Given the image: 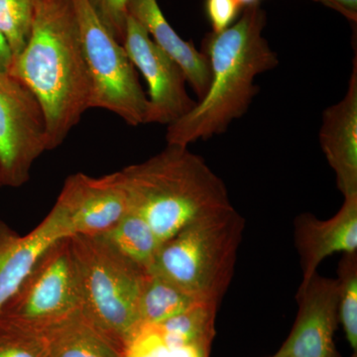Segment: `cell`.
I'll return each mask as SVG.
<instances>
[{
  "label": "cell",
  "mask_w": 357,
  "mask_h": 357,
  "mask_svg": "<svg viewBox=\"0 0 357 357\" xmlns=\"http://www.w3.org/2000/svg\"><path fill=\"white\" fill-rule=\"evenodd\" d=\"M124 357H151L146 352L140 351L133 345H128L124 351Z\"/></svg>",
  "instance_id": "cell-29"
},
{
  "label": "cell",
  "mask_w": 357,
  "mask_h": 357,
  "mask_svg": "<svg viewBox=\"0 0 357 357\" xmlns=\"http://www.w3.org/2000/svg\"><path fill=\"white\" fill-rule=\"evenodd\" d=\"M294 225L303 286L318 273L319 264L328 256L357 252V195L345 197L342 208L330 220L303 213Z\"/></svg>",
  "instance_id": "cell-13"
},
{
  "label": "cell",
  "mask_w": 357,
  "mask_h": 357,
  "mask_svg": "<svg viewBox=\"0 0 357 357\" xmlns=\"http://www.w3.org/2000/svg\"><path fill=\"white\" fill-rule=\"evenodd\" d=\"M81 307L70 237L40 255L17 290L0 309V321L38 332Z\"/></svg>",
  "instance_id": "cell-7"
},
{
  "label": "cell",
  "mask_w": 357,
  "mask_h": 357,
  "mask_svg": "<svg viewBox=\"0 0 357 357\" xmlns=\"http://www.w3.org/2000/svg\"><path fill=\"white\" fill-rule=\"evenodd\" d=\"M204 9L211 32L220 33L238 20L243 8L237 0H206Z\"/></svg>",
  "instance_id": "cell-24"
},
{
  "label": "cell",
  "mask_w": 357,
  "mask_h": 357,
  "mask_svg": "<svg viewBox=\"0 0 357 357\" xmlns=\"http://www.w3.org/2000/svg\"><path fill=\"white\" fill-rule=\"evenodd\" d=\"M124 49L148 84L145 124L170 126L187 114L197 102L189 96L184 70L155 44L146 30L129 16Z\"/></svg>",
  "instance_id": "cell-9"
},
{
  "label": "cell",
  "mask_w": 357,
  "mask_h": 357,
  "mask_svg": "<svg viewBox=\"0 0 357 357\" xmlns=\"http://www.w3.org/2000/svg\"><path fill=\"white\" fill-rule=\"evenodd\" d=\"M199 303L201 301L172 282L148 273L139 302L141 324L143 326L159 325Z\"/></svg>",
  "instance_id": "cell-18"
},
{
  "label": "cell",
  "mask_w": 357,
  "mask_h": 357,
  "mask_svg": "<svg viewBox=\"0 0 357 357\" xmlns=\"http://www.w3.org/2000/svg\"><path fill=\"white\" fill-rule=\"evenodd\" d=\"M2 187H3V185H2L1 181H0V189H1Z\"/></svg>",
  "instance_id": "cell-31"
},
{
  "label": "cell",
  "mask_w": 357,
  "mask_h": 357,
  "mask_svg": "<svg viewBox=\"0 0 357 357\" xmlns=\"http://www.w3.org/2000/svg\"><path fill=\"white\" fill-rule=\"evenodd\" d=\"M22 236L0 220V271L20 245Z\"/></svg>",
  "instance_id": "cell-25"
},
{
  "label": "cell",
  "mask_w": 357,
  "mask_h": 357,
  "mask_svg": "<svg viewBox=\"0 0 357 357\" xmlns=\"http://www.w3.org/2000/svg\"><path fill=\"white\" fill-rule=\"evenodd\" d=\"M119 174L129 211L140 215L162 243L190 223L234 206L222 178L189 146L167 144Z\"/></svg>",
  "instance_id": "cell-3"
},
{
  "label": "cell",
  "mask_w": 357,
  "mask_h": 357,
  "mask_svg": "<svg viewBox=\"0 0 357 357\" xmlns=\"http://www.w3.org/2000/svg\"><path fill=\"white\" fill-rule=\"evenodd\" d=\"M338 321L354 352L357 349V252L344 253L338 263Z\"/></svg>",
  "instance_id": "cell-20"
},
{
  "label": "cell",
  "mask_w": 357,
  "mask_h": 357,
  "mask_svg": "<svg viewBox=\"0 0 357 357\" xmlns=\"http://www.w3.org/2000/svg\"><path fill=\"white\" fill-rule=\"evenodd\" d=\"M342 14L352 23L357 22V0H314Z\"/></svg>",
  "instance_id": "cell-26"
},
{
  "label": "cell",
  "mask_w": 357,
  "mask_h": 357,
  "mask_svg": "<svg viewBox=\"0 0 357 357\" xmlns=\"http://www.w3.org/2000/svg\"><path fill=\"white\" fill-rule=\"evenodd\" d=\"M48 151L46 119L31 91L0 70V181L20 188L29 181L35 161Z\"/></svg>",
  "instance_id": "cell-8"
},
{
  "label": "cell",
  "mask_w": 357,
  "mask_h": 357,
  "mask_svg": "<svg viewBox=\"0 0 357 357\" xmlns=\"http://www.w3.org/2000/svg\"><path fill=\"white\" fill-rule=\"evenodd\" d=\"M0 357H48L39 333L0 321Z\"/></svg>",
  "instance_id": "cell-22"
},
{
  "label": "cell",
  "mask_w": 357,
  "mask_h": 357,
  "mask_svg": "<svg viewBox=\"0 0 357 357\" xmlns=\"http://www.w3.org/2000/svg\"><path fill=\"white\" fill-rule=\"evenodd\" d=\"M34 0H0V34L13 59L24 50L32 32Z\"/></svg>",
  "instance_id": "cell-21"
},
{
  "label": "cell",
  "mask_w": 357,
  "mask_h": 357,
  "mask_svg": "<svg viewBox=\"0 0 357 357\" xmlns=\"http://www.w3.org/2000/svg\"><path fill=\"white\" fill-rule=\"evenodd\" d=\"M319 139L344 198L357 195L356 52L347 93L324 112Z\"/></svg>",
  "instance_id": "cell-12"
},
{
  "label": "cell",
  "mask_w": 357,
  "mask_h": 357,
  "mask_svg": "<svg viewBox=\"0 0 357 357\" xmlns=\"http://www.w3.org/2000/svg\"><path fill=\"white\" fill-rule=\"evenodd\" d=\"M98 236L147 272L162 244L150 225L132 211H128L112 229Z\"/></svg>",
  "instance_id": "cell-17"
},
{
  "label": "cell",
  "mask_w": 357,
  "mask_h": 357,
  "mask_svg": "<svg viewBox=\"0 0 357 357\" xmlns=\"http://www.w3.org/2000/svg\"><path fill=\"white\" fill-rule=\"evenodd\" d=\"M70 245L82 310L126 349L143 328L139 302L149 272L102 236H70Z\"/></svg>",
  "instance_id": "cell-5"
},
{
  "label": "cell",
  "mask_w": 357,
  "mask_h": 357,
  "mask_svg": "<svg viewBox=\"0 0 357 357\" xmlns=\"http://www.w3.org/2000/svg\"><path fill=\"white\" fill-rule=\"evenodd\" d=\"M51 211L68 237L102 236L129 211L119 171L98 178L69 176Z\"/></svg>",
  "instance_id": "cell-10"
},
{
  "label": "cell",
  "mask_w": 357,
  "mask_h": 357,
  "mask_svg": "<svg viewBox=\"0 0 357 357\" xmlns=\"http://www.w3.org/2000/svg\"><path fill=\"white\" fill-rule=\"evenodd\" d=\"M272 357H274V356H272Z\"/></svg>",
  "instance_id": "cell-32"
},
{
  "label": "cell",
  "mask_w": 357,
  "mask_h": 357,
  "mask_svg": "<svg viewBox=\"0 0 357 357\" xmlns=\"http://www.w3.org/2000/svg\"><path fill=\"white\" fill-rule=\"evenodd\" d=\"M297 319L274 357H337L333 335L338 323L337 284L318 273L297 293Z\"/></svg>",
  "instance_id": "cell-11"
},
{
  "label": "cell",
  "mask_w": 357,
  "mask_h": 357,
  "mask_svg": "<svg viewBox=\"0 0 357 357\" xmlns=\"http://www.w3.org/2000/svg\"><path fill=\"white\" fill-rule=\"evenodd\" d=\"M103 25L117 41L123 43L129 18L128 0H88Z\"/></svg>",
  "instance_id": "cell-23"
},
{
  "label": "cell",
  "mask_w": 357,
  "mask_h": 357,
  "mask_svg": "<svg viewBox=\"0 0 357 357\" xmlns=\"http://www.w3.org/2000/svg\"><path fill=\"white\" fill-rule=\"evenodd\" d=\"M237 1L244 8V7L252 6V4L260 3L262 0H237Z\"/></svg>",
  "instance_id": "cell-30"
},
{
  "label": "cell",
  "mask_w": 357,
  "mask_h": 357,
  "mask_svg": "<svg viewBox=\"0 0 357 357\" xmlns=\"http://www.w3.org/2000/svg\"><path fill=\"white\" fill-rule=\"evenodd\" d=\"M48 357H124V349L79 307L37 332Z\"/></svg>",
  "instance_id": "cell-15"
},
{
  "label": "cell",
  "mask_w": 357,
  "mask_h": 357,
  "mask_svg": "<svg viewBox=\"0 0 357 357\" xmlns=\"http://www.w3.org/2000/svg\"><path fill=\"white\" fill-rule=\"evenodd\" d=\"M11 61H13V56H11L10 50L7 46L6 40L0 34V70L8 72Z\"/></svg>",
  "instance_id": "cell-28"
},
{
  "label": "cell",
  "mask_w": 357,
  "mask_h": 357,
  "mask_svg": "<svg viewBox=\"0 0 357 357\" xmlns=\"http://www.w3.org/2000/svg\"><path fill=\"white\" fill-rule=\"evenodd\" d=\"M58 218L50 211L27 236L0 271V309L20 287L40 255L59 239L66 238Z\"/></svg>",
  "instance_id": "cell-16"
},
{
  "label": "cell",
  "mask_w": 357,
  "mask_h": 357,
  "mask_svg": "<svg viewBox=\"0 0 357 357\" xmlns=\"http://www.w3.org/2000/svg\"><path fill=\"white\" fill-rule=\"evenodd\" d=\"M91 95L89 109L119 115L128 126L145 124L148 98L123 45L105 28L88 0H73Z\"/></svg>",
  "instance_id": "cell-6"
},
{
  "label": "cell",
  "mask_w": 357,
  "mask_h": 357,
  "mask_svg": "<svg viewBox=\"0 0 357 357\" xmlns=\"http://www.w3.org/2000/svg\"><path fill=\"white\" fill-rule=\"evenodd\" d=\"M267 15L260 3L244 7L241 16L220 33L202 41L211 82L206 95L187 114L167 128V144L189 146L220 135L248 112L258 93L255 79L279 65L276 52L263 36Z\"/></svg>",
  "instance_id": "cell-2"
},
{
  "label": "cell",
  "mask_w": 357,
  "mask_h": 357,
  "mask_svg": "<svg viewBox=\"0 0 357 357\" xmlns=\"http://www.w3.org/2000/svg\"><path fill=\"white\" fill-rule=\"evenodd\" d=\"M244 225L234 206L190 223L161 244L149 273L220 305L234 277Z\"/></svg>",
  "instance_id": "cell-4"
},
{
  "label": "cell",
  "mask_w": 357,
  "mask_h": 357,
  "mask_svg": "<svg viewBox=\"0 0 357 357\" xmlns=\"http://www.w3.org/2000/svg\"><path fill=\"white\" fill-rule=\"evenodd\" d=\"M8 74L43 109L48 151L60 146L89 109L91 83L73 0H34L29 41Z\"/></svg>",
  "instance_id": "cell-1"
},
{
  "label": "cell",
  "mask_w": 357,
  "mask_h": 357,
  "mask_svg": "<svg viewBox=\"0 0 357 357\" xmlns=\"http://www.w3.org/2000/svg\"><path fill=\"white\" fill-rule=\"evenodd\" d=\"M218 305L199 303L187 311L154 326L169 349L192 344H211Z\"/></svg>",
  "instance_id": "cell-19"
},
{
  "label": "cell",
  "mask_w": 357,
  "mask_h": 357,
  "mask_svg": "<svg viewBox=\"0 0 357 357\" xmlns=\"http://www.w3.org/2000/svg\"><path fill=\"white\" fill-rule=\"evenodd\" d=\"M128 14L145 30L165 53L182 70L187 82L199 100L206 91L211 82V69L208 58L192 42L181 38L166 20L157 0H128Z\"/></svg>",
  "instance_id": "cell-14"
},
{
  "label": "cell",
  "mask_w": 357,
  "mask_h": 357,
  "mask_svg": "<svg viewBox=\"0 0 357 357\" xmlns=\"http://www.w3.org/2000/svg\"><path fill=\"white\" fill-rule=\"evenodd\" d=\"M211 344H192L177 349H168L166 357H208Z\"/></svg>",
  "instance_id": "cell-27"
}]
</instances>
